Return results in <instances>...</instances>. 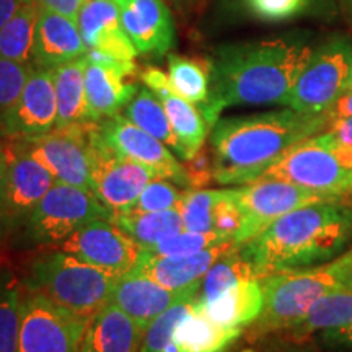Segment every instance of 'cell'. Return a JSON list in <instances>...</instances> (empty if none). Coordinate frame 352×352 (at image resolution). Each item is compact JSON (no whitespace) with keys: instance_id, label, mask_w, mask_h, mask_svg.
Masks as SVG:
<instances>
[{"instance_id":"6da1fadb","label":"cell","mask_w":352,"mask_h":352,"mask_svg":"<svg viewBox=\"0 0 352 352\" xmlns=\"http://www.w3.org/2000/svg\"><path fill=\"white\" fill-rule=\"evenodd\" d=\"M314 46L300 34L222 44L210 59V95L201 108L210 129L232 107L287 104Z\"/></svg>"},{"instance_id":"7a4b0ae2","label":"cell","mask_w":352,"mask_h":352,"mask_svg":"<svg viewBox=\"0 0 352 352\" xmlns=\"http://www.w3.org/2000/svg\"><path fill=\"white\" fill-rule=\"evenodd\" d=\"M327 113L277 109L250 116L219 118L210 129L214 182L243 186L266 173L302 140L328 129Z\"/></svg>"},{"instance_id":"3957f363","label":"cell","mask_w":352,"mask_h":352,"mask_svg":"<svg viewBox=\"0 0 352 352\" xmlns=\"http://www.w3.org/2000/svg\"><path fill=\"white\" fill-rule=\"evenodd\" d=\"M352 241V204L318 201L283 215L253 240L239 246L258 279L307 270L338 258Z\"/></svg>"},{"instance_id":"277c9868","label":"cell","mask_w":352,"mask_h":352,"mask_svg":"<svg viewBox=\"0 0 352 352\" xmlns=\"http://www.w3.org/2000/svg\"><path fill=\"white\" fill-rule=\"evenodd\" d=\"M118 279L74 254L54 250L33 261L26 285L56 305L94 320L111 302Z\"/></svg>"},{"instance_id":"5b68a950","label":"cell","mask_w":352,"mask_h":352,"mask_svg":"<svg viewBox=\"0 0 352 352\" xmlns=\"http://www.w3.org/2000/svg\"><path fill=\"white\" fill-rule=\"evenodd\" d=\"M263 310L248 327L252 341L276 333H289L300 324L314 303L333 290L342 289L324 264L307 270L283 271L259 279Z\"/></svg>"},{"instance_id":"8992f818","label":"cell","mask_w":352,"mask_h":352,"mask_svg":"<svg viewBox=\"0 0 352 352\" xmlns=\"http://www.w3.org/2000/svg\"><path fill=\"white\" fill-rule=\"evenodd\" d=\"M261 178L284 179L331 199H344L352 196V148L316 134L294 145Z\"/></svg>"},{"instance_id":"52a82bcc","label":"cell","mask_w":352,"mask_h":352,"mask_svg":"<svg viewBox=\"0 0 352 352\" xmlns=\"http://www.w3.org/2000/svg\"><path fill=\"white\" fill-rule=\"evenodd\" d=\"M352 74V41L334 34L314 47L310 59L297 78L287 107L300 113L323 114L349 91Z\"/></svg>"},{"instance_id":"ba28073f","label":"cell","mask_w":352,"mask_h":352,"mask_svg":"<svg viewBox=\"0 0 352 352\" xmlns=\"http://www.w3.org/2000/svg\"><path fill=\"white\" fill-rule=\"evenodd\" d=\"M96 219L111 220L113 214L94 191L56 182L26 219L25 235L32 243L57 245Z\"/></svg>"},{"instance_id":"9c48e42d","label":"cell","mask_w":352,"mask_h":352,"mask_svg":"<svg viewBox=\"0 0 352 352\" xmlns=\"http://www.w3.org/2000/svg\"><path fill=\"white\" fill-rule=\"evenodd\" d=\"M90 323L91 320L56 305L26 285L16 352H78Z\"/></svg>"},{"instance_id":"30bf717a","label":"cell","mask_w":352,"mask_h":352,"mask_svg":"<svg viewBox=\"0 0 352 352\" xmlns=\"http://www.w3.org/2000/svg\"><path fill=\"white\" fill-rule=\"evenodd\" d=\"M91 189L109 212L131 209L152 179L160 178L151 166L116 153L101 139L98 122H90Z\"/></svg>"},{"instance_id":"8fae6325","label":"cell","mask_w":352,"mask_h":352,"mask_svg":"<svg viewBox=\"0 0 352 352\" xmlns=\"http://www.w3.org/2000/svg\"><path fill=\"white\" fill-rule=\"evenodd\" d=\"M90 122L54 127L46 134L12 139V142L46 166L56 182L94 191L90 166Z\"/></svg>"},{"instance_id":"7c38bea8","label":"cell","mask_w":352,"mask_h":352,"mask_svg":"<svg viewBox=\"0 0 352 352\" xmlns=\"http://www.w3.org/2000/svg\"><path fill=\"white\" fill-rule=\"evenodd\" d=\"M235 199L243 215V223L235 235V245L241 246L263 233L283 215L331 197L308 191L284 179L259 178L243 184V188H236Z\"/></svg>"},{"instance_id":"4fadbf2b","label":"cell","mask_w":352,"mask_h":352,"mask_svg":"<svg viewBox=\"0 0 352 352\" xmlns=\"http://www.w3.org/2000/svg\"><path fill=\"white\" fill-rule=\"evenodd\" d=\"M54 250L74 254L82 261L114 274L124 276L138 266L144 248L111 220L96 219L54 245Z\"/></svg>"},{"instance_id":"5bb4252c","label":"cell","mask_w":352,"mask_h":352,"mask_svg":"<svg viewBox=\"0 0 352 352\" xmlns=\"http://www.w3.org/2000/svg\"><path fill=\"white\" fill-rule=\"evenodd\" d=\"M101 139L108 147L122 157L151 166L160 178L170 179L178 186L188 189L186 171L182 162L170 152V148L127 120L122 114L104 118L98 121Z\"/></svg>"},{"instance_id":"9a60e30c","label":"cell","mask_w":352,"mask_h":352,"mask_svg":"<svg viewBox=\"0 0 352 352\" xmlns=\"http://www.w3.org/2000/svg\"><path fill=\"white\" fill-rule=\"evenodd\" d=\"M57 122L54 69L32 70L19 101L0 124V134L8 139L33 138L52 131Z\"/></svg>"},{"instance_id":"2e32d148","label":"cell","mask_w":352,"mask_h":352,"mask_svg":"<svg viewBox=\"0 0 352 352\" xmlns=\"http://www.w3.org/2000/svg\"><path fill=\"white\" fill-rule=\"evenodd\" d=\"M199 290L201 284L182 290L166 289L134 267L118 279L111 302L147 329L153 320L176 303L195 300Z\"/></svg>"},{"instance_id":"e0dca14e","label":"cell","mask_w":352,"mask_h":352,"mask_svg":"<svg viewBox=\"0 0 352 352\" xmlns=\"http://www.w3.org/2000/svg\"><path fill=\"white\" fill-rule=\"evenodd\" d=\"M8 160L7 227L26 222L30 214L56 184V178L36 158L21 151L15 144H3Z\"/></svg>"},{"instance_id":"ac0fdd59","label":"cell","mask_w":352,"mask_h":352,"mask_svg":"<svg viewBox=\"0 0 352 352\" xmlns=\"http://www.w3.org/2000/svg\"><path fill=\"white\" fill-rule=\"evenodd\" d=\"M121 26L138 54L165 56L175 44V23L164 0H116Z\"/></svg>"},{"instance_id":"d6986e66","label":"cell","mask_w":352,"mask_h":352,"mask_svg":"<svg viewBox=\"0 0 352 352\" xmlns=\"http://www.w3.org/2000/svg\"><path fill=\"white\" fill-rule=\"evenodd\" d=\"M140 78L145 87L153 91V95L164 104L171 127L182 144L183 160L195 157L204 147L206 138L210 129L201 109L176 94L168 76H165L160 69L147 67L140 74Z\"/></svg>"},{"instance_id":"ffe728a7","label":"cell","mask_w":352,"mask_h":352,"mask_svg":"<svg viewBox=\"0 0 352 352\" xmlns=\"http://www.w3.org/2000/svg\"><path fill=\"white\" fill-rule=\"evenodd\" d=\"M235 248V241L228 240L217 246H212V248L191 254L148 256V254L142 253L135 267H139L140 271L166 289L182 290L195 284H202V279L210 267Z\"/></svg>"},{"instance_id":"44dd1931","label":"cell","mask_w":352,"mask_h":352,"mask_svg":"<svg viewBox=\"0 0 352 352\" xmlns=\"http://www.w3.org/2000/svg\"><path fill=\"white\" fill-rule=\"evenodd\" d=\"M77 25L88 50L122 60H134L138 56V50L122 30L120 8L113 0H87L78 12Z\"/></svg>"},{"instance_id":"7402d4cb","label":"cell","mask_w":352,"mask_h":352,"mask_svg":"<svg viewBox=\"0 0 352 352\" xmlns=\"http://www.w3.org/2000/svg\"><path fill=\"white\" fill-rule=\"evenodd\" d=\"M83 41L76 20L41 7L34 34V64L36 67L56 69L85 56Z\"/></svg>"},{"instance_id":"603a6c76","label":"cell","mask_w":352,"mask_h":352,"mask_svg":"<svg viewBox=\"0 0 352 352\" xmlns=\"http://www.w3.org/2000/svg\"><path fill=\"white\" fill-rule=\"evenodd\" d=\"M192 307L220 327L243 329L261 315V283L256 277L241 280L209 302H197L195 298Z\"/></svg>"},{"instance_id":"cb8c5ba5","label":"cell","mask_w":352,"mask_h":352,"mask_svg":"<svg viewBox=\"0 0 352 352\" xmlns=\"http://www.w3.org/2000/svg\"><path fill=\"white\" fill-rule=\"evenodd\" d=\"M145 331L132 316L109 302L91 320L85 342L94 352H139Z\"/></svg>"},{"instance_id":"d4e9b609","label":"cell","mask_w":352,"mask_h":352,"mask_svg":"<svg viewBox=\"0 0 352 352\" xmlns=\"http://www.w3.org/2000/svg\"><path fill=\"white\" fill-rule=\"evenodd\" d=\"M138 85L124 83V77L111 69L87 63L85 96L90 121L98 122L104 118L120 114L122 108L138 94Z\"/></svg>"},{"instance_id":"484cf974","label":"cell","mask_w":352,"mask_h":352,"mask_svg":"<svg viewBox=\"0 0 352 352\" xmlns=\"http://www.w3.org/2000/svg\"><path fill=\"white\" fill-rule=\"evenodd\" d=\"M243 329L223 328L195 307L176 324L171 341L179 352H228Z\"/></svg>"},{"instance_id":"4316f807","label":"cell","mask_w":352,"mask_h":352,"mask_svg":"<svg viewBox=\"0 0 352 352\" xmlns=\"http://www.w3.org/2000/svg\"><path fill=\"white\" fill-rule=\"evenodd\" d=\"M85 57L60 64L54 69V87L57 98L56 127L90 122L85 96Z\"/></svg>"},{"instance_id":"83f0119b","label":"cell","mask_w":352,"mask_h":352,"mask_svg":"<svg viewBox=\"0 0 352 352\" xmlns=\"http://www.w3.org/2000/svg\"><path fill=\"white\" fill-rule=\"evenodd\" d=\"M41 6L36 0L25 2L15 15L0 28V57L36 69L34 34Z\"/></svg>"},{"instance_id":"f1b7e54d","label":"cell","mask_w":352,"mask_h":352,"mask_svg":"<svg viewBox=\"0 0 352 352\" xmlns=\"http://www.w3.org/2000/svg\"><path fill=\"white\" fill-rule=\"evenodd\" d=\"M352 324V290L338 289L318 298L300 324L289 331L294 341H305L311 334Z\"/></svg>"},{"instance_id":"f546056e","label":"cell","mask_w":352,"mask_h":352,"mask_svg":"<svg viewBox=\"0 0 352 352\" xmlns=\"http://www.w3.org/2000/svg\"><path fill=\"white\" fill-rule=\"evenodd\" d=\"M111 222L142 245V248L184 230L182 212L178 209L162 212H121L114 214Z\"/></svg>"},{"instance_id":"4dcf8cb0","label":"cell","mask_w":352,"mask_h":352,"mask_svg":"<svg viewBox=\"0 0 352 352\" xmlns=\"http://www.w3.org/2000/svg\"><path fill=\"white\" fill-rule=\"evenodd\" d=\"M124 116L135 126H139L140 129L148 132L162 144H165L178 155L179 160H183L182 144H179L173 127H171L164 104L153 95V91L148 88H139L134 98L124 108Z\"/></svg>"},{"instance_id":"1f68e13d","label":"cell","mask_w":352,"mask_h":352,"mask_svg":"<svg viewBox=\"0 0 352 352\" xmlns=\"http://www.w3.org/2000/svg\"><path fill=\"white\" fill-rule=\"evenodd\" d=\"M168 78L171 87L189 103L202 108L210 95V59H192L168 54Z\"/></svg>"},{"instance_id":"d6a6232c","label":"cell","mask_w":352,"mask_h":352,"mask_svg":"<svg viewBox=\"0 0 352 352\" xmlns=\"http://www.w3.org/2000/svg\"><path fill=\"white\" fill-rule=\"evenodd\" d=\"M252 277H256L252 264L246 261L243 254L240 253V248L236 246L235 250H232L226 256L220 258L208 271V274L202 279L201 290L197 294L196 300H212V298L220 296L222 292H226V290L233 287V285L240 284L241 280L252 279Z\"/></svg>"},{"instance_id":"836d02e7","label":"cell","mask_w":352,"mask_h":352,"mask_svg":"<svg viewBox=\"0 0 352 352\" xmlns=\"http://www.w3.org/2000/svg\"><path fill=\"white\" fill-rule=\"evenodd\" d=\"M23 287L12 271H0V352H16Z\"/></svg>"},{"instance_id":"e575fe53","label":"cell","mask_w":352,"mask_h":352,"mask_svg":"<svg viewBox=\"0 0 352 352\" xmlns=\"http://www.w3.org/2000/svg\"><path fill=\"white\" fill-rule=\"evenodd\" d=\"M222 189H186L179 212L184 230L209 233L214 232V208Z\"/></svg>"},{"instance_id":"d590c367","label":"cell","mask_w":352,"mask_h":352,"mask_svg":"<svg viewBox=\"0 0 352 352\" xmlns=\"http://www.w3.org/2000/svg\"><path fill=\"white\" fill-rule=\"evenodd\" d=\"M223 241H228L217 233H197L183 230L173 236L158 241L152 246H145L144 253L148 256H176V254H191L202 252V250L212 248ZM235 241V240H233Z\"/></svg>"},{"instance_id":"8d00e7d4","label":"cell","mask_w":352,"mask_h":352,"mask_svg":"<svg viewBox=\"0 0 352 352\" xmlns=\"http://www.w3.org/2000/svg\"><path fill=\"white\" fill-rule=\"evenodd\" d=\"M192 302L176 303V305L164 311L158 318L153 320L151 327L145 331L139 352H166L168 346L171 344V336H173L176 324L191 310Z\"/></svg>"},{"instance_id":"74e56055","label":"cell","mask_w":352,"mask_h":352,"mask_svg":"<svg viewBox=\"0 0 352 352\" xmlns=\"http://www.w3.org/2000/svg\"><path fill=\"white\" fill-rule=\"evenodd\" d=\"M183 192L175 188L173 182L165 178H155L145 186L135 204L124 212H162L182 208Z\"/></svg>"},{"instance_id":"f35d334b","label":"cell","mask_w":352,"mask_h":352,"mask_svg":"<svg viewBox=\"0 0 352 352\" xmlns=\"http://www.w3.org/2000/svg\"><path fill=\"white\" fill-rule=\"evenodd\" d=\"M32 70L28 65L0 57V124L19 101Z\"/></svg>"},{"instance_id":"ab89813d","label":"cell","mask_w":352,"mask_h":352,"mask_svg":"<svg viewBox=\"0 0 352 352\" xmlns=\"http://www.w3.org/2000/svg\"><path fill=\"white\" fill-rule=\"evenodd\" d=\"M235 191L236 188L222 189L214 208V233L226 240H235V235L243 223V215L236 204Z\"/></svg>"},{"instance_id":"60d3db41","label":"cell","mask_w":352,"mask_h":352,"mask_svg":"<svg viewBox=\"0 0 352 352\" xmlns=\"http://www.w3.org/2000/svg\"><path fill=\"white\" fill-rule=\"evenodd\" d=\"M308 6L310 0H245L243 8L256 19L279 21L300 15Z\"/></svg>"},{"instance_id":"b9f144b4","label":"cell","mask_w":352,"mask_h":352,"mask_svg":"<svg viewBox=\"0 0 352 352\" xmlns=\"http://www.w3.org/2000/svg\"><path fill=\"white\" fill-rule=\"evenodd\" d=\"M188 189H204L214 182V158L210 148L202 147L195 157L183 160Z\"/></svg>"},{"instance_id":"7bdbcfd3","label":"cell","mask_w":352,"mask_h":352,"mask_svg":"<svg viewBox=\"0 0 352 352\" xmlns=\"http://www.w3.org/2000/svg\"><path fill=\"white\" fill-rule=\"evenodd\" d=\"M85 60L90 64L101 65V67L111 69L114 72H118L122 77H131L138 72V65L134 64V60H122L118 59L111 54H107V52H101L96 50H87L85 52Z\"/></svg>"},{"instance_id":"ee69618b","label":"cell","mask_w":352,"mask_h":352,"mask_svg":"<svg viewBox=\"0 0 352 352\" xmlns=\"http://www.w3.org/2000/svg\"><path fill=\"white\" fill-rule=\"evenodd\" d=\"M316 340L327 349L336 352H352V324L321 331L316 334Z\"/></svg>"},{"instance_id":"f6af8a7d","label":"cell","mask_w":352,"mask_h":352,"mask_svg":"<svg viewBox=\"0 0 352 352\" xmlns=\"http://www.w3.org/2000/svg\"><path fill=\"white\" fill-rule=\"evenodd\" d=\"M324 266L336 277L342 289L352 290V246L346 253H341L340 256L334 258L331 263L324 264Z\"/></svg>"},{"instance_id":"bcb514c9","label":"cell","mask_w":352,"mask_h":352,"mask_svg":"<svg viewBox=\"0 0 352 352\" xmlns=\"http://www.w3.org/2000/svg\"><path fill=\"white\" fill-rule=\"evenodd\" d=\"M323 138L334 145L352 148V118L338 120L328 126L327 132H321Z\"/></svg>"},{"instance_id":"7dc6e473","label":"cell","mask_w":352,"mask_h":352,"mask_svg":"<svg viewBox=\"0 0 352 352\" xmlns=\"http://www.w3.org/2000/svg\"><path fill=\"white\" fill-rule=\"evenodd\" d=\"M7 195H8V160L0 148V233L7 228Z\"/></svg>"},{"instance_id":"c3c4849f","label":"cell","mask_w":352,"mask_h":352,"mask_svg":"<svg viewBox=\"0 0 352 352\" xmlns=\"http://www.w3.org/2000/svg\"><path fill=\"white\" fill-rule=\"evenodd\" d=\"M36 2L44 8H50V10L63 13V15L77 21L78 12H80V8L87 0H36Z\"/></svg>"},{"instance_id":"681fc988","label":"cell","mask_w":352,"mask_h":352,"mask_svg":"<svg viewBox=\"0 0 352 352\" xmlns=\"http://www.w3.org/2000/svg\"><path fill=\"white\" fill-rule=\"evenodd\" d=\"M327 116L329 120V124L338 120H344V118H352V94H344L336 103L333 104V108L327 111Z\"/></svg>"},{"instance_id":"f907efd6","label":"cell","mask_w":352,"mask_h":352,"mask_svg":"<svg viewBox=\"0 0 352 352\" xmlns=\"http://www.w3.org/2000/svg\"><path fill=\"white\" fill-rule=\"evenodd\" d=\"M23 0H0V28L23 6Z\"/></svg>"},{"instance_id":"816d5d0a","label":"cell","mask_w":352,"mask_h":352,"mask_svg":"<svg viewBox=\"0 0 352 352\" xmlns=\"http://www.w3.org/2000/svg\"><path fill=\"white\" fill-rule=\"evenodd\" d=\"M245 352H256V351H245ZM270 352H311V351L303 349V347H283V349H274Z\"/></svg>"},{"instance_id":"f5cc1de1","label":"cell","mask_w":352,"mask_h":352,"mask_svg":"<svg viewBox=\"0 0 352 352\" xmlns=\"http://www.w3.org/2000/svg\"><path fill=\"white\" fill-rule=\"evenodd\" d=\"M341 3L344 7V10L352 16V0H341Z\"/></svg>"},{"instance_id":"db71d44e","label":"cell","mask_w":352,"mask_h":352,"mask_svg":"<svg viewBox=\"0 0 352 352\" xmlns=\"http://www.w3.org/2000/svg\"><path fill=\"white\" fill-rule=\"evenodd\" d=\"M78 352H94V351H91V349H90V347H88V344H87V342H85V341H83V344H82V347H80V351H78Z\"/></svg>"},{"instance_id":"11a10c76","label":"cell","mask_w":352,"mask_h":352,"mask_svg":"<svg viewBox=\"0 0 352 352\" xmlns=\"http://www.w3.org/2000/svg\"><path fill=\"white\" fill-rule=\"evenodd\" d=\"M166 352H179V351L176 349V346L173 344V341H171V344L168 346V349H166Z\"/></svg>"},{"instance_id":"9f6ffc18","label":"cell","mask_w":352,"mask_h":352,"mask_svg":"<svg viewBox=\"0 0 352 352\" xmlns=\"http://www.w3.org/2000/svg\"><path fill=\"white\" fill-rule=\"evenodd\" d=\"M232 3H236V6H241L243 7V3H245V0H230Z\"/></svg>"},{"instance_id":"6f0895ef","label":"cell","mask_w":352,"mask_h":352,"mask_svg":"<svg viewBox=\"0 0 352 352\" xmlns=\"http://www.w3.org/2000/svg\"><path fill=\"white\" fill-rule=\"evenodd\" d=\"M349 90L352 91V74H351V83H349Z\"/></svg>"},{"instance_id":"680465c9","label":"cell","mask_w":352,"mask_h":352,"mask_svg":"<svg viewBox=\"0 0 352 352\" xmlns=\"http://www.w3.org/2000/svg\"><path fill=\"white\" fill-rule=\"evenodd\" d=\"M2 135V134H0ZM0 148H3V142H2V139H0Z\"/></svg>"},{"instance_id":"91938a15","label":"cell","mask_w":352,"mask_h":352,"mask_svg":"<svg viewBox=\"0 0 352 352\" xmlns=\"http://www.w3.org/2000/svg\"><path fill=\"white\" fill-rule=\"evenodd\" d=\"M23 2H32V0H23Z\"/></svg>"},{"instance_id":"94428289","label":"cell","mask_w":352,"mask_h":352,"mask_svg":"<svg viewBox=\"0 0 352 352\" xmlns=\"http://www.w3.org/2000/svg\"><path fill=\"white\" fill-rule=\"evenodd\" d=\"M113 2H116V0H113Z\"/></svg>"}]
</instances>
